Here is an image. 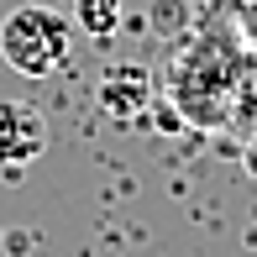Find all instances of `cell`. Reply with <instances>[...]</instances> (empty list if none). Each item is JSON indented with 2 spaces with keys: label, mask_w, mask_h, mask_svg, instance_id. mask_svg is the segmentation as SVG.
<instances>
[{
  "label": "cell",
  "mask_w": 257,
  "mask_h": 257,
  "mask_svg": "<svg viewBox=\"0 0 257 257\" xmlns=\"http://www.w3.org/2000/svg\"><path fill=\"white\" fill-rule=\"evenodd\" d=\"M74 21L53 6H16L0 21V58L27 79H48L68 63Z\"/></svg>",
  "instance_id": "obj_1"
},
{
  "label": "cell",
  "mask_w": 257,
  "mask_h": 257,
  "mask_svg": "<svg viewBox=\"0 0 257 257\" xmlns=\"http://www.w3.org/2000/svg\"><path fill=\"white\" fill-rule=\"evenodd\" d=\"M48 147V121L27 100H0V168H27Z\"/></svg>",
  "instance_id": "obj_2"
},
{
  "label": "cell",
  "mask_w": 257,
  "mask_h": 257,
  "mask_svg": "<svg viewBox=\"0 0 257 257\" xmlns=\"http://www.w3.org/2000/svg\"><path fill=\"white\" fill-rule=\"evenodd\" d=\"M147 105H153V74L137 63H115L105 68L100 79V110L115 115V121H132V115H142Z\"/></svg>",
  "instance_id": "obj_3"
},
{
  "label": "cell",
  "mask_w": 257,
  "mask_h": 257,
  "mask_svg": "<svg viewBox=\"0 0 257 257\" xmlns=\"http://www.w3.org/2000/svg\"><path fill=\"white\" fill-rule=\"evenodd\" d=\"M126 21V0H74V27L89 37H115Z\"/></svg>",
  "instance_id": "obj_4"
},
{
  "label": "cell",
  "mask_w": 257,
  "mask_h": 257,
  "mask_svg": "<svg viewBox=\"0 0 257 257\" xmlns=\"http://www.w3.org/2000/svg\"><path fill=\"white\" fill-rule=\"evenodd\" d=\"M241 163H247V173H252V179H257V132L247 137V153H241Z\"/></svg>",
  "instance_id": "obj_5"
},
{
  "label": "cell",
  "mask_w": 257,
  "mask_h": 257,
  "mask_svg": "<svg viewBox=\"0 0 257 257\" xmlns=\"http://www.w3.org/2000/svg\"><path fill=\"white\" fill-rule=\"evenodd\" d=\"M247 11H252V16H257V0H247Z\"/></svg>",
  "instance_id": "obj_6"
}]
</instances>
